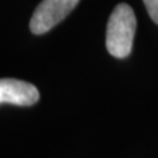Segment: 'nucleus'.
<instances>
[{
  "mask_svg": "<svg viewBox=\"0 0 158 158\" xmlns=\"http://www.w3.org/2000/svg\"><path fill=\"white\" fill-rule=\"evenodd\" d=\"M40 99L37 87L32 83L12 78H3L0 81V103L29 107L36 104Z\"/></svg>",
  "mask_w": 158,
  "mask_h": 158,
  "instance_id": "3",
  "label": "nucleus"
},
{
  "mask_svg": "<svg viewBox=\"0 0 158 158\" xmlns=\"http://www.w3.org/2000/svg\"><path fill=\"white\" fill-rule=\"evenodd\" d=\"M136 16L125 3L117 4L107 24L106 46L115 58H125L131 54L136 32Z\"/></svg>",
  "mask_w": 158,
  "mask_h": 158,
  "instance_id": "1",
  "label": "nucleus"
},
{
  "mask_svg": "<svg viewBox=\"0 0 158 158\" xmlns=\"http://www.w3.org/2000/svg\"><path fill=\"white\" fill-rule=\"evenodd\" d=\"M144 4L150 19L158 24V0H144Z\"/></svg>",
  "mask_w": 158,
  "mask_h": 158,
  "instance_id": "4",
  "label": "nucleus"
},
{
  "mask_svg": "<svg viewBox=\"0 0 158 158\" xmlns=\"http://www.w3.org/2000/svg\"><path fill=\"white\" fill-rule=\"evenodd\" d=\"M79 0H42L29 23L33 34H44L54 28L77 7Z\"/></svg>",
  "mask_w": 158,
  "mask_h": 158,
  "instance_id": "2",
  "label": "nucleus"
}]
</instances>
